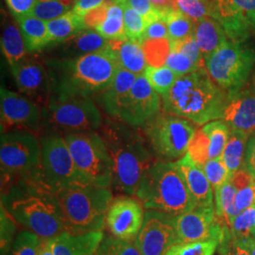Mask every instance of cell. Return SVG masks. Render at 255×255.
Instances as JSON below:
<instances>
[{"mask_svg": "<svg viewBox=\"0 0 255 255\" xmlns=\"http://www.w3.org/2000/svg\"><path fill=\"white\" fill-rule=\"evenodd\" d=\"M1 189V204L18 224L41 239H51L65 232L54 194L38 182L36 172L2 176Z\"/></svg>", "mask_w": 255, "mask_h": 255, "instance_id": "1", "label": "cell"}, {"mask_svg": "<svg viewBox=\"0 0 255 255\" xmlns=\"http://www.w3.org/2000/svg\"><path fill=\"white\" fill-rule=\"evenodd\" d=\"M228 93L210 78L205 67L178 78L171 90L162 97L164 113L205 125L222 119Z\"/></svg>", "mask_w": 255, "mask_h": 255, "instance_id": "2", "label": "cell"}, {"mask_svg": "<svg viewBox=\"0 0 255 255\" xmlns=\"http://www.w3.org/2000/svg\"><path fill=\"white\" fill-rule=\"evenodd\" d=\"M51 94L89 96L104 91L121 68L110 46L74 59L48 61Z\"/></svg>", "mask_w": 255, "mask_h": 255, "instance_id": "3", "label": "cell"}, {"mask_svg": "<svg viewBox=\"0 0 255 255\" xmlns=\"http://www.w3.org/2000/svg\"><path fill=\"white\" fill-rule=\"evenodd\" d=\"M129 127L108 121L101 135L114 161L113 183L119 191L135 196L144 174L155 161L146 137Z\"/></svg>", "mask_w": 255, "mask_h": 255, "instance_id": "4", "label": "cell"}, {"mask_svg": "<svg viewBox=\"0 0 255 255\" xmlns=\"http://www.w3.org/2000/svg\"><path fill=\"white\" fill-rule=\"evenodd\" d=\"M135 197L146 210L173 216L197 208L177 162L155 161L144 174Z\"/></svg>", "mask_w": 255, "mask_h": 255, "instance_id": "5", "label": "cell"}, {"mask_svg": "<svg viewBox=\"0 0 255 255\" xmlns=\"http://www.w3.org/2000/svg\"><path fill=\"white\" fill-rule=\"evenodd\" d=\"M65 232L85 234L102 231L106 225V216L113 201L108 188L90 183L65 187L54 192Z\"/></svg>", "mask_w": 255, "mask_h": 255, "instance_id": "6", "label": "cell"}, {"mask_svg": "<svg viewBox=\"0 0 255 255\" xmlns=\"http://www.w3.org/2000/svg\"><path fill=\"white\" fill-rule=\"evenodd\" d=\"M42 111L43 122L52 128L49 132H91L102 125L101 112L89 96L51 94Z\"/></svg>", "mask_w": 255, "mask_h": 255, "instance_id": "7", "label": "cell"}, {"mask_svg": "<svg viewBox=\"0 0 255 255\" xmlns=\"http://www.w3.org/2000/svg\"><path fill=\"white\" fill-rule=\"evenodd\" d=\"M74 163L92 185L108 188L114 182V161L101 134L75 132L64 135Z\"/></svg>", "mask_w": 255, "mask_h": 255, "instance_id": "8", "label": "cell"}, {"mask_svg": "<svg viewBox=\"0 0 255 255\" xmlns=\"http://www.w3.org/2000/svg\"><path fill=\"white\" fill-rule=\"evenodd\" d=\"M255 65V48L231 40L204 60L210 78L228 94L244 88Z\"/></svg>", "mask_w": 255, "mask_h": 255, "instance_id": "9", "label": "cell"}, {"mask_svg": "<svg viewBox=\"0 0 255 255\" xmlns=\"http://www.w3.org/2000/svg\"><path fill=\"white\" fill-rule=\"evenodd\" d=\"M40 143L39 182L46 189L54 193L65 187L89 183L78 170L62 134L47 132L40 137Z\"/></svg>", "mask_w": 255, "mask_h": 255, "instance_id": "10", "label": "cell"}, {"mask_svg": "<svg viewBox=\"0 0 255 255\" xmlns=\"http://www.w3.org/2000/svg\"><path fill=\"white\" fill-rule=\"evenodd\" d=\"M197 130L191 121L166 113L158 114L143 126L144 136L153 154L167 162L186 154Z\"/></svg>", "mask_w": 255, "mask_h": 255, "instance_id": "11", "label": "cell"}, {"mask_svg": "<svg viewBox=\"0 0 255 255\" xmlns=\"http://www.w3.org/2000/svg\"><path fill=\"white\" fill-rule=\"evenodd\" d=\"M41 143L27 129H13L1 135L2 176L21 177L33 173L41 165Z\"/></svg>", "mask_w": 255, "mask_h": 255, "instance_id": "12", "label": "cell"}, {"mask_svg": "<svg viewBox=\"0 0 255 255\" xmlns=\"http://www.w3.org/2000/svg\"><path fill=\"white\" fill-rule=\"evenodd\" d=\"M174 229L178 244L215 240L219 243L231 236L227 225L217 217L215 207H197L174 216Z\"/></svg>", "mask_w": 255, "mask_h": 255, "instance_id": "13", "label": "cell"}, {"mask_svg": "<svg viewBox=\"0 0 255 255\" xmlns=\"http://www.w3.org/2000/svg\"><path fill=\"white\" fill-rule=\"evenodd\" d=\"M173 215L157 210H146L143 226L135 240L142 255H165L178 244Z\"/></svg>", "mask_w": 255, "mask_h": 255, "instance_id": "14", "label": "cell"}, {"mask_svg": "<svg viewBox=\"0 0 255 255\" xmlns=\"http://www.w3.org/2000/svg\"><path fill=\"white\" fill-rule=\"evenodd\" d=\"M161 109L160 96L146 81L139 75L130 91L123 101L118 119L130 127L144 126L155 118Z\"/></svg>", "mask_w": 255, "mask_h": 255, "instance_id": "15", "label": "cell"}, {"mask_svg": "<svg viewBox=\"0 0 255 255\" xmlns=\"http://www.w3.org/2000/svg\"><path fill=\"white\" fill-rule=\"evenodd\" d=\"M1 132L15 129H37L43 122V111L34 101L6 87L0 89Z\"/></svg>", "mask_w": 255, "mask_h": 255, "instance_id": "16", "label": "cell"}, {"mask_svg": "<svg viewBox=\"0 0 255 255\" xmlns=\"http://www.w3.org/2000/svg\"><path fill=\"white\" fill-rule=\"evenodd\" d=\"M143 204L130 197H120L112 201L106 216V226L113 237L135 239L143 226Z\"/></svg>", "mask_w": 255, "mask_h": 255, "instance_id": "17", "label": "cell"}, {"mask_svg": "<svg viewBox=\"0 0 255 255\" xmlns=\"http://www.w3.org/2000/svg\"><path fill=\"white\" fill-rule=\"evenodd\" d=\"M10 71L19 91L44 107L51 93L50 79L46 67L38 61L25 59L10 66Z\"/></svg>", "mask_w": 255, "mask_h": 255, "instance_id": "18", "label": "cell"}, {"mask_svg": "<svg viewBox=\"0 0 255 255\" xmlns=\"http://www.w3.org/2000/svg\"><path fill=\"white\" fill-rule=\"evenodd\" d=\"M222 119L231 130L252 135L255 131V92L242 88L228 94Z\"/></svg>", "mask_w": 255, "mask_h": 255, "instance_id": "19", "label": "cell"}, {"mask_svg": "<svg viewBox=\"0 0 255 255\" xmlns=\"http://www.w3.org/2000/svg\"><path fill=\"white\" fill-rule=\"evenodd\" d=\"M104 235L102 231L85 234L64 232L51 238L54 255H97Z\"/></svg>", "mask_w": 255, "mask_h": 255, "instance_id": "20", "label": "cell"}, {"mask_svg": "<svg viewBox=\"0 0 255 255\" xmlns=\"http://www.w3.org/2000/svg\"><path fill=\"white\" fill-rule=\"evenodd\" d=\"M177 164L182 170L197 207H215L213 187L201 167L194 164L187 154L178 160Z\"/></svg>", "mask_w": 255, "mask_h": 255, "instance_id": "21", "label": "cell"}, {"mask_svg": "<svg viewBox=\"0 0 255 255\" xmlns=\"http://www.w3.org/2000/svg\"><path fill=\"white\" fill-rule=\"evenodd\" d=\"M109 46V40L101 36L96 29L85 28L70 39L60 43L56 53L64 60L74 59L101 51Z\"/></svg>", "mask_w": 255, "mask_h": 255, "instance_id": "22", "label": "cell"}, {"mask_svg": "<svg viewBox=\"0 0 255 255\" xmlns=\"http://www.w3.org/2000/svg\"><path fill=\"white\" fill-rule=\"evenodd\" d=\"M137 77L135 74L120 68L112 83L101 92L100 101L109 116L115 119L119 118L121 105L133 86Z\"/></svg>", "mask_w": 255, "mask_h": 255, "instance_id": "23", "label": "cell"}, {"mask_svg": "<svg viewBox=\"0 0 255 255\" xmlns=\"http://www.w3.org/2000/svg\"><path fill=\"white\" fill-rule=\"evenodd\" d=\"M194 35L201 48L204 60L230 40L222 26L216 19L212 17L195 21Z\"/></svg>", "mask_w": 255, "mask_h": 255, "instance_id": "24", "label": "cell"}, {"mask_svg": "<svg viewBox=\"0 0 255 255\" xmlns=\"http://www.w3.org/2000/svg\"><path fill=\"white\" fill-rule=\"evenodd\" d=\"M110 47L117 56L121 68L137 76L144 73L147 63L140 43L128 39L125 41H110Z\"/></svg>", "mask_w": 255, "mask_h": 255, "instance_id": "25", "label": "cell"}, {"mask_svg": "<svg viewBox=\"0 0 255 255\" xmlns=\"http://www.w3.org/2000/svg\"><path fill=\"white\" fill-rule=\"evenodd\" d=\"M15 20L20 27L28 51H40L48 45H51L46 22L32 15H26Z\"/></svg>", "mask_w": 255, "mask_h": 255, "instance_id": "26", "label": "cell"}, {"mask_svg": "<svg viewBox=\"0 0 255 255\" xmlns=\"http://www.w3.org/2000/svg\"><path fill=\"white\" fill-rule=\"evenodd\" d=\"M2 52L8 61L9 66L18 64L26 59L27 46L21 30L13 22L5 24L1 36Z\"/></svg>", "mask_w": 255, "mask_h": 255, "instance_id": "27", "label": "cell"}, {"mask_svg": "<svg viewBox=\"0 0 255 255\" xmlns=\"http://www.w3.org/2000/svg\"><path fill=\"white\" fill-rule=\"evenodd\" d=\"M46 25L51 45L64 42L86 28L83 17L74 12L73 9L59 18L46 22Z\"/></svg>", "mask_w": 255, "mask_h": 255, "instance_id": "28", "label": "cell"}, {"mask_svg": "<svg viewBox=\"0 0 255 255\" xmlns=\"http://www.w3.org/2000/svg\"><path fill=\"white\" fill-rule=\"evenodd\" d=\"M214 193L216 215L227 225L229 229H231L234 220L241 213L237 209L236 202L237 189L231 181V177L227 182Z\"/></svg>", "mask_w": 255, "mask_h": 255, "instance_id": "29", "label": "cell"}, {"mask_svg": "<svg viewBox=\"0 0 255 255\" xmlns=\"http://www.w3.org/2000/svg\"><path fill=\"white\" fill-rule=\"evenodd\" d=\"M250 136L251 135L241 131L231 130L227 145L221 154V158L231 176L244 168L247 144Z\"/></svg>", "mask_w": 255, "mask_h": 255, "instance_id": "30", "label": "cell"}, {"mask_svg": "<svg viewBox=\"0 0 255 255\" xmlns=\"http://www.w3.org/2000/svg\"><path fill=\"white\" fill-rule=\"evenodd\" d=\"M96 30L109 41L128 40L124 25V9L121 0L113 1L110 5L107 17Z\"/></svg>", "mask_w": 255, "mask_h": 255, "instance_id": "31", "label": "cell"}, {"mask_svg": "<svg viewBox=\"0 0 255 255\" xmlns=\"http://www.w3.org/2000/svg\"><path fill=\"white\" fill-rule=\"evenodd\" d=\"M231 181L237 189V209L240 212L255 205V178L245 168L231 176Z\"/></svg>", "mask_w": 255, "mask_h": 255, "instance_id": "32", "label": "cell"}, {"mask_svg": "<svg viewBox=\"0 0 255 255\" xmlns=\"http://www.w3.org/2000/svg\"><path fill=\"white\" fill-rule=\"evenodd\" d=\"M202 131L210 141V159L221 156L231 135V128L224 120H215L205 124Z\"/></svg>", "mask_w": 255, "mask_h": 255, "instance_id": "33", "label": "cell"}, {"mask_svg": "<svg viewBox=\"0 0 255 255\" xmlns=\"http://www.w3.org/2000/svg\"><path fill=\"white\" fill-rule=\"evenodd\" d=\"M164 20L167 26L170 41L183 39L194 35L195 33V21L179 9L166 10Z\"/></svg>", "mask_w": 255, "mask_h": 255, "instance_id": "34", "label": "cell"}, {"mask_svg": "<svg viewBox=\"0 0 255 255\" xmlns=\"http://www.w3.org/2000/svg\"><path fill=\"white\" fill-rule=\"evenodd\" d=\"M143 75L151 87L162 97L171 90L179 78L177 74L165 65L160 67L147 65Z\"/></svg>", "mask_w": 255, "mask_h": 255, "instance_id": "35", "label": "cell"}, {"mask_svg": "<svg viewBox=\"0 0 255 255\" xmlns=\"http://www.w3.org/2000/svg\"><path fill=\"white\" fill-rule=\"evenodd\" d=\"M74 5L65 0H38L29 15H32L45 22H49L71 11Z\"/></svg>", "mask_w": 255, "mask_h": 255, "instance_id": "36", "label": "cell"}, {"mask_svg": "<svg viewBox=\"0 0 255 255\" xmlns=\"http://www.w3.org/2000/svg\"><path fill=\"white\" fill-rule=\"evenodd\" d=\"M146 56L147 65L154 67L164 66L170 53L169 39H146L141 43Z\"/></svg>", "mask_w": 255, "mask_h": 255, "instance_id": "37", "label": "cell"}, {"mask_svg": "<svg viewBox=\"0 0 255 255\" xmlns=\"http://www.w3.org/2000/svg\"><path fill=\"white\" fill-rule=\"evenodd\" d=\"M97 255H142L137 246L136 240H125L118 237H105Z\"/></svg>", "mask_w": 255, "mask_h": 255, "instance_id": "38", "label": "cell"}, {"mask_svg": "<svg viewBox=\"0 0 255 255\" xmlns=\"http://www.w3.org/2000/svg\"><path fill=\"white\" fill-rule=\"evenodd\" d=\"M121 1L124 9V25L127 38L141 44L147 27L146 20L135 9L126 4L124 0Z\"/></svg>", "mask_w": 255, "mask_h": 255, "instance_id": "39", "label": "cell"}, {"mask_svg": "<svg viewBox=\"0 0 255 255\" xmlns=\"http://www.w3.org/2000/svg\"><path fill=\"white\" fill-rule=\"evenodd\" d=\"M186 154L189 156L190 160L197 166L202 167L210 159V141L208 137L200 128L197 130L188 146Z\"/></svg>", "mask_w": 255, "mask_h": 255, "instance_id": "40", "label": "cell"}, {"mask_svg": "<svg viewBox=\"0 0 255 255\" xmlns=\"http://www.w3.org/2000/svg\"><path fill=\"white\" fill-rule=\"evenodd\" d=\"M42 239L28 230L19 232L11 245V255H38Z\"/></svg>", "mask_w": 255, "mask_h": 255, "instance_id": "41", "label": "cell"}, {"mask_svg": "<svg viewBox=\"0 0 255 255\" xmlns=\"http://www.w3.org/2000/svg\"><path fill=\"white\" fill-rule=\"evenodd\" d=\"M255 225V205L241 211L234 220L230 232L231 237L236 239H246L253 237Z\"/></svg>", "mask_w": 255, "mask_h": 255, "instance_id": "42", "label": "cell"}, {"mask_svg": "<svg viewBox=\"0 0 255 255\" xmlns=\"http://www.w3.org/2000/svg\"><path fill=\"white\" fill-rule=\"evenodd\" d=\"M202 170L206 175L214 192L219 189L231 177L228 168L224 164L221 156L209 160L204 164Z\"/></svg>", "mask_w": 255, "mask_h": 255, "instance_id": "43", "label": "cell"}, {"mask_svg": "<svg viewBox=\"0 0 255 255\" xmlns=\"http://www.w3.org/2000/svg\"><path fill=\"white\" fill-rule=\"evenodd\" d=\"M219 242L215 240L174 245L165 255H214Z\"/></svg>", "mask_w": 255, "mask_h": 255, "instance_id": "44", "label": "cell"}, {"mask_svg": "<svg viewBox=\"0 0 255 255\" xmlns=\"http://www.w3.org/2000/svg\"><path fill=\"white\" fill-rule=\"evenodd\" d=\"M175 9L181 10L193 21H199L205 17H211L210 1L200 0H175Z\"/></svg>", "mask_w": 255, "mask_h": 255, "instance_id": "45", "label": "cell"}, {"mask_svg": "<svg viewBox=\"0 0 255 255\" xmlns=\"http://www.w3.org/2000/svg\"><path fill=\"white\" fill-rule=\"evenodd\" d=\"M170 49L186 55L198 65L204 67V58L195 35L170 41Z\"/></svg>", "mask_w": 255, "mask_h": 255, "instance_id": "46", "label": "cell"}, {"mask_svg": "<svg viewBox=\"0 0 255 255\" xmlns=\"http://www.w3.org/2000/svg\"><path fill=\"white\" fill-rule=\"evenodd\" d=\"M164 65L170 68L179 77L193 73L202 68L194 61H192L191 59L186 55L182 54L178 51H174V50H170V53L168 55Z\"/></svg>", "mask_w": 255, "mask_h": 255, "instance_id": "47", "label": "cell"}, {"mask_svg": "<svg viewBox=\"0 0 255 255\" xmlns=\"http://www.w3.org/2000/svg\"><path fill=\"white\" fill-rule=\"evenodd\" d=\"M16 223L9 211L1 204V255H8L11 250V240Z\"/></svg>", "mask_w": 255, "mask_h": 255, "instance_id": "48", "label": "cell"}, {"mask_svg": "<svg viewBox=\"0 0 255 255\" xmlns=\"http://www.w3.org/2000/svg\"><path fill=\"white\" fill-rule=\"evenodd\" d=\"M129 7L135 9L146 20L147 26L157 20L164 19L165 11L155 8L150 0H124Z\"/></svg>", "mask_w": 255, "mask_h": 255, "instance_id": "49", "label": "cell"}, {"mask_svg": "<svg viewBox=\"0 0 255 255\" xmlns=\"http://www.w3.org/2000/svg\"><path fill=\"white\" fill-rule=\"evenodd\" d=\"M218 252L219 255H252L242 240L231 236L219 243Z\"/></svg>", "mask_w": 255, "mask_h": 255, "instance_id": "50", "label": "cell"}, {"mask_svg": "<svg viewBox=\"0 0 255 255\" xmlns=\"http://www.w3.org/2000/svg\"><path fill=\"white\" fill-rule=\"evenodd\" d=\"M114 0H107L102 6L92 9L83 16V22L86 28L96 29L107 17L110 5Z\"/></svg>", "mask_w": 255, "mask_h": 255, "instance_id": "51", "label": "cell"}, {"mask_svg": "<svg viewBox=\"0 0 255 255\" xmlns=\"http://www.w3.org/2000/svg\"><path fill=\"white\" fill-rule=\"evenodd\" d=\"M11 14L18 19L29 15L38 0H5Z\"/></svg>", "mask_w": 255, "mask_h": 255, "instance_id": "52", "label": "cell"}, {"mask_svg": "<svg viewBox=\"0 0 255 255\" xmlns=\"http://www.w3.org/2000/svg\"><path fill=\"white\" fill-rule=\"evenodd\" d=\"M146 39H169L167 26L164 19L157 20L146 27L143 41Z\"/></svg>", "mask_w": 255, "mask_h": 255, "instance_id": "53", "label": "cell"}, {"mask_svg": "<svg viewBox=\"0 0 255 255\" xmlns=\"http://www.w3.org/2000/svg\"><path fill=\"white\" fill-rule=\"evenodd\" d=\"M236 9L245 15L255 27V0H229Z\"/></svg>", "mask_w": 255, "mask_h": 255, "instance_id": "54", "label": "cell"}, {"mask_svg": "<svg viewBox=\"0 0 255 255\" xmlns=\"http://www.w3.org/2000/svg\"><path fill=\"white\" fill-rule=\"evenodd\" d=\"M244 168L255 178V132L250 136L247 144Z\"/></svg>", "mask_w": 255, "mask_h": 255, "instance_id": "55", "label": "cell"}, {"mask_svg": "<svg viewBox=\"0 0 255 255\" xmlns=\"http://www.w3.org/2000/svg\"><path fill=\"white\" fill-rule=\"evenodd\" d=\"M107 0H78L73 7V11L84 16L88 11L102 6Z\"/></svg>", "mask_w": 255, "mask_h": 255, "instance_id": "56", "label": "cell"}, {"mask_svg": "<svg viewBox=\"0 0 255 255\" xmlns=\"http://www.w3.org/2000/svg\"><path fill=\"white\" fill-rule=\"evenodd\" d=\"M150 2L152 3V5L155 8H157L160 10H168L170 9H175L174 4H175V0H150Z\"/></svg>", "mask_w": 255, "mask_h": 255, "instance_id": "57", "label": "cell"}, {"mask_svg": "<svg viewBox=\"0 0 255 255\" xmlns=\"http://www.w3.org/2000/svg\"><path fill=\"white\" fill-rule=\"evenodd\" d=\"M38 255H54L51 245V239H42Z\"/></svg>", "mask_w": 255, "mask_h": 255, "instance_id": "58", "label": "cell"}, {"mask_svg": "<svg viewBox=\"0 0 255 255\" xmlns=\"http://www.w3.org/2000/svg\"><path fill=\"white\" fill-rule=\"evenodd\" d=\"M240 240H242V242L245 244V246L250 251L251 255H255V237H251L246 239H240Z\"/></svg>", "mask_w": 255, "mask_h": 255, "instance_id": "59", "label": "cell"}, {"mask_svg": "<svg viewBox=\"0 0 255 255\" xmlns=\"http://www.w3.org/2000/svg\"><path fill=\"white\" fill-rule=\"evenodd\" d=\"M65 1H67L68 3H70V4H72V5H75V3H76L78 0H65Z\"/></svg>", "mask_w": 255, "mask_h": 255, "instance_id": "60", "label": "cell"}, {"mask_svg": "<svg viewBox=\"0 0 255 255\" xmlns=\"http://www.w3.org/2000/svg\"><path fill=\"white\" fill-rule=\"evenodd\" d=\"M253 85H254V91L255 92V73L254 75V79H253Z\"/></svg>", "mask_w": 255, "mask_h": 255, "instance_id": "61", "label": "cell"}, {"mask_svg": "<svg viewBox=\"0 0 255 255\" xmlns=\"http://www.w3.org/2000/svg\"><path fill=\"white\" fill-rule=\"evenodd\" d=\"M253 237H255V228H254V231H253Z\"/></svg>", "mask_w": 255, "mask_h": 255, "instance_id": "62", "label": "cell"}, {"mask_svg": "<svg viewBox=\"0 0 255 255\" xmlns=\"http://www.w3.org/2000/svg\"><path fill=\"white\" fill-rule=\"evenodd\" d=\"M200 1H203V2H208L210 0H200Z\"/></svg>", "mask_w": 255, "mask_h": 255, "instance_id": "63", "label": "cell"}, {"mask_svg": "<svg viewBox=\"0 0 255 255\" xmlns=\"http://www.w3.org/2000/svg\"><path fill=\"white\" fill-rule=\"evenodd\" d=\"M39 1H46V0H39Z\"/></svg>", "mask_w": 255, "mask_h": 255, "instance_id": "64", "label": "cell"}]
</instances>
